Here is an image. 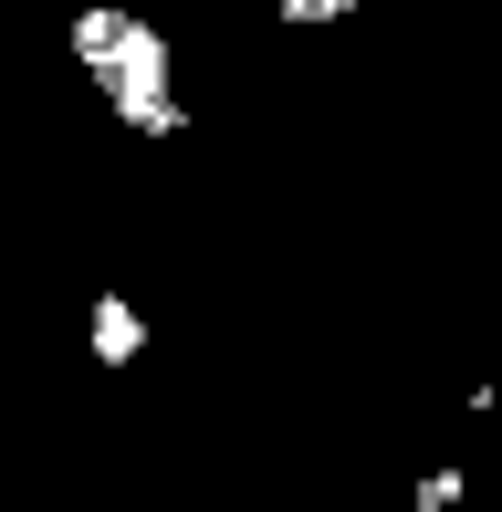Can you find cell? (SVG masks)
<instances>
[{
	"mask_svg": "<svg viewBox=\"0 0 502 512\" xmlns=\"http://www.w3.org/2000/svg\"><path fill=\"white\" fill-rule=\"evenodd\" d=\"M63 42H74V63L95 74V95H105V115H116L126 136H147V147L189 136V95H178V42L157 32L147 11H126V0H84Z\"/></svg>",
	"mask_w": 502,
	"mask_h": 512,
	"instance_id": "6da1fadb",
	"label": "cell"
},
{
	"mask_svg": "<svg viewBox=\"0 0 502 512\" xmlns=\"http://www.w3.org/2000/svg\"><path fill=\"white\" fill-rule=\"evenodd\" d=\"M84 356H95V366H136V356H147V314H136L126 293H95V314H84Z\"/></svg>",
	"mask_w": 502,
	"mask_h": 512,
	"instance_id": "7a4b0ae2",
	"label": "cell"
},
{
	"mask_svg": "<svg viewBox=\"0 0 502 512\" xmlns=\"http://www.w3.org/2000/svg\"><path fill=\"white\" fill-rule=\"evenodd\" d=\"M272 21L283 32H335V21H356V0H272Z\"/></svg>",
	"mask_w": 502,
	"mask_h": 512,
	"instance_id": "3957f363",
	"label": "cell"
},
{
	"mask_svg": "<svg viewBox=\"0 0 502 512\" xmlns=\"http://www.w3.org/2000/svg\"><path fill=\"white\" fill-rule=\"evenodd\" d=\"M461 492H471V481H461V460H440V471H419V512H461Z\"/></svg>",
	"mask_w": 502,
	"mask_h": 512,
	"instance_id": "277c9868",
	"label": "cell"
},
{
	"mask_svg": "<svg viewBox=\"0 0 502 512\" xmlns=\"http://www.w3.org/2000/svg\"><path fill=\"white\" fill-rule=\"evenodd\" d=\"M0 283H11V251H0Z\"/></svg>",
	"mask_w": 502,
	"mask_h": 512,
	"instance_id": "5b68a950",
	"label": "cell"
}]
</instances>
